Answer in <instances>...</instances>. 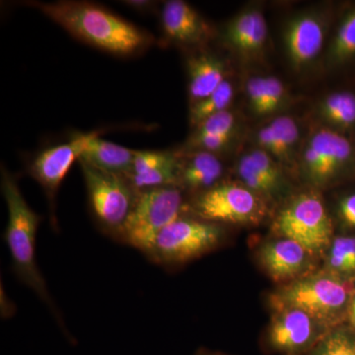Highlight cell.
I'll return each mask as SVG.
<instances>
[{
	"mask_svg": "<svg viewBox=\"0 0 355 355\" xmlns=\"http://www.w3.org/2000/svg\"><path fill=\"white\" fill-rule=\"evenodd\" d=\"M15 313V306L13 305L12 301L6 295V291L1 288V316L4 319L12 317Z\"/></svg>",
	"mask_w": 355,
	"mask_h": 355,
	"instance_id": "836d02e7",
	"label": "cell"
},
{
	"mask_svg": "<svg viewBox=\"0 0 355 355\" xmlns=\"http://www.w3.org/2000/svg\"><path fill=\"white\" fill-rule=\"evenodd\" d=\"M125 6L137 9V10H147L149 7L153 6V1H146V0H132V1H123Z\"/></svg>",
	"mask_w": 355,
	"mask_h": 355,
	"instance_id": "e575fe53",
	"label": "cell"
},
{
	"mask_svg": "<svg viewBox=\"0 0 355 355\" xmlns=\"http://www.w3.org/2000/svg\"><path fill=\"white\" fill-rule=\"evenodd\" d=\"M270 127L279 139L282 162L291 163L299 140V128L291 116H280L270 121Z\"/></svg>",
	"mask_w": 355,
	"mask_h": 355,
	"instance_id": "cb8c5ba5",
	"label": "cell"
},
{
	"mask_svg": "<svg viewBox=\"0 0 355 355\" xmlns=\"http://www.w3.org/2000/svg\"><path fill=\"white\" fill-rule=\"evenodd\" d=\"M246 93L250 107L257 116H265L270 114L265 77H251L246 83Z\"/></svg>",
	"mask_w": 355,
	"mask_h": 355,
	"instance_id": "f1b7e54d",
	"label": "cell"
},
{
	"mask_svg": "<svg viewBox=\"0 0 355 355\" xmlns=\"http://www.w3.org/2000/svg\"><path fill=\"white\" fill-rule=\"evenodd\" d=\"M355 293L354 280L322 270L282 286L272 298L275 308H295L307 313L324 328L342 326L349 318Z\"/></svg>",
	"mask_w": 355,
	"mask_h": 355,
	"instance_id": "3957f363",
	"label": "cell"
},
{
	"mask_svg": "<svg viewBox=\"0 0 355 355\" xmlns=\"http://www.w3.org/2000/svg\"><path fill=\"white\" fill-rule=\"evenodd\" d=\"M91 211L99 227L120 241L139 193L127 177L114 174L79 160Z\"/></svg>",
	"mask_w": 355,
	"mask_h": 355,
	"instance_id": "5b68a950",
	"label": "cell"
},
{
	"mask_svg": "<svg viewBox=\"0 0 355 355\" xmlns=\"http://www.w3.org/2000/svg\"><path fill=\"white\" fill-rule=\"evenodd\" d=\"M336 214L343 227L355 230V191L340 198L336 205Z\"/></svg>",
	"mask_w": 355,
	"mask_h": 355,
	"instance_id": "1f68e13d",
	"label": "cell"
},
{
	"mask_svg": "<svg viewBox=\"0 0 355 355\" xmlns=\"http://www.w3.org/2000/svg\"><path fill=\"white\" fill-rule=\"evenodd\" d=\"M234 135H198L193 133L189 139L188 148L191 151H207L216 154L230 146Z\"/></svg>",
	"mask_w": 355,
	"mask_h": 355,
	"instance_id": "f546056e",
	"label": "cell"
},
{
	"mask_svg": "<svg viewBox=\"0 0 355 355\" xmlns=\"http://www.w3.org/2000/svg\"><path fill=\"white\" fill-rule=\"evenodd\" d=\"M257 140L261 150L266 151L273 158L279 159L282 162V153L280 150L279 139L270 125H265L259 130Z\"/></svg>",
	"mask_w": 355,
	"mask_h": 355,
	"instance_id": "d6a6232c",
	"label": "cell"
},
{
	"mask_svg": "<svg viewBox=\"0 0 355 355\" xmlns=\"http://www.w3.org/2000/svg\"><path fill=\"white\" fill-rule=\"evenodd\" d=\"M224 235L221 224L184 214L159 233L146 256L163 266L184 265L216 250Z\"/></svg>",
	"mask_w": 355,
	"mask_h": 355,
	"instance_id": "277c9868",
	"label": "cell"
},
{
	"mask_svg": "<svg viewBox=\"0 0 355 355\" xmlns=\"http://www.w3.org/2000/svg\"><path fill=\"white\" fill-rule=\"evenodd\" d=\"M195 355H227V354H221V352H212V350L202 349L198 350V352H197V354H196Z\"/></svg>",
	"mask_w": 355,
	"mask_h": 355,
	"instance_id": "d590c367",
	"label": "cell"
},
{
	"mask_svg": "<svg viewBox=\"0 0 355 355\" xmlns=\"http://www.w3.org/2000/svg\"><path fill=\"white\" fill-rule=\"evenodd\" d=\"M193 216L222 224L257 225L266 214L265 198L243 184L222 182L198 193L189 205Z\"/></svg>",
	"mask_w": 355,
	"mask_h": 355,
	"instance_id": "ba28073f",
	"label": "cell"
},
{
	"mask_svg": "<svg viewBox=\"0 0 355 355\" xmlns=\"http://www.w3.org/2000/svg\"><path fill=\"white\" fill-rule=\"evenodd\" d=\"M265 83L270 114H273L282 108L286 103V87L284 83L275 76H266Z\"/></svg>",
	"mask_w": 355,
	"mask_h": 355,
	"instance_id": "4dcf8cb0",
	"label": "cell"
},
{
	"mask_svg": "<svg viewBox=\"0 0 355 355\" xmlns=\"http://www.w3.org/2000/svg\"><path fill=\"white\" fill-rule=\"evenodd\" d=\"M311 183L324 186L355 175V139L320 128L312 133L301 155Z\"/></svg>",
	"mask_w": 355,
	"mask_h": 355,
	"instance_id": "9c48e42d",
	"label": "cell"
},
{
	"mask_svg": "<svg viewBox=\"0 0 355 355\" xmlns=\"http://www.w3.org/2000/svg\"><path fill=\"white\" fill-rule=\"evenodd\" d=\"M234 86L226 79L209 97L191 105V125L198 127L202 121L207 120L209 116L226 111L234 99Z\"/></svg>",
	"mask_w": 355,
	"mask_h": 355,
	"instance_id": "7402d4cb",
	"label": "cell"
},
{
	"mask_svg": "<svg viewBox=\"0 0 355 355\" xmlns=\"http://www.w3.org/2000/svg\"><path fill=\"white\" fill-rule=\"evenodd\" d=\"M268 35V25L261 11L248 8L228 23L224 40L240 58L252 60L263 53Z\"/></svg>",
	"mask_w": 355,
	"mask_h": 355,
	"instance_id": "5bb4252c",
	"label": "cell"
},
{
	"mask_svg": "<svg viewBox=\"0 0 355 355\" xmlns=\"http://www.w3.org/2000/svg\"><path fill=\"white\" fill-rule=\"evenodd\" d=\"M176 153L165 151H135L132 169L127 175L141 174L178 160ZM125 175V176H127Z\"/></svg>",
	"mask_w": 355,
	"mask_h": 355,
	"instance_id": "4316f807",
	"label": "cell"
},
{
	"mask_svg": "<svg viewBox=\"0 0 355 355\" xmlns=\"http://www.w3.org/2000/svg\"><path fill=\"white\" fill-rule=\"evenodd\" d=\"M135 156V150L102 139L98 132H90L79 160L103 171L125 176L132 169Z\"/></svg>",
	"mask_w": 355,
	"mask_h": 355,
	"instance_id": "ac0fdd59",
	"label": "cell"
},
{
	"mask_svg": "<svg viewBox=\"0 0 355 355\" xmlns=\"http://www.w3.org/2000/svg\"><path fill=\"white\" fill-rule=\"evenodd\" d=\"M236 172L244 186L261 197L275 198L279 196L272 184L257 171L247 154L238 161Z\"/></svg>",
	"mask_w": 355,
	"mask_h": 355,
	"instance_id": "484cf974",
	"label": "cell"
},
{
	"mask_svg": "<svg viewBox=\"0 0 355 355\" xmlns=\"http://www.w3.org/2000/svg\"><path fill=\"white\" fill-rule=\"evenodd\" d=\"M308 355H355V331L343 324L331 329Z\"/></svg>",
	"mask_w": 355,
	"mask_h": 355,
	"instance_id": "603a6c76",
	"label": "cell"
},
{
	"mask_svg": "<svg viewBox=\"0 0 355 355\" xmlns=\"http://www.w3.org/2000/svg\"><path fill=\"white\" fill-rule=\"evenodd\" d=\"M328 69L347 67L355 60V3L343 10L326 53Z\"/></svg>",
	"mask_w": 355,
	"mask_h": 355,
	"instance_id": "ffe728a7",
	"label": "cell"
},
{
	"mask_svg": "<svg viewBox=\"0 0 355 355\" xmlns=\"http://www.w3.org/2000/svg\"><path fill=\"white\" fill-rule=\"evenodd\" d=\"M189 98L191 105L211 95L226 80V65L220 58L202 53L189 58Z\"/></svg>",
	"mask_w": 355,
	"mask_h": 355,
	"instance_id": "e0dca14e",
	"label": "cell"
},
{
	"mask_svg": "<svg viewBox=\"0 0 355 355\" xmlns=\"http://www.w3.org/2000/svg\"><path fill=\"white\" fill-rule=\"evenodd\" d=\"M90 133H79L69 142L50 147L39 153L29 166L30 175L44 189L51 205L58 189L76 161L80 159Z\"/></svg>",
	"mask_w": 355,
	"mask_h": 355,
	"instance_id": "8fae6325",
	"label": "cell"
},
{
	"mask_svg": "<svg viewBox=\"0 0 355 355\" xmlns=\"http://www.w3.org/2000/svg\"><path fill=\"white\" fill-rule=\"evenodd\" d=\"M189 209L179 187H164L139 193L120 241L148 253L159 233Z\"/></svg>",
	"mask_w": 355,
	"mask_h": 355,
	"instance_id": "8992f818",
	"label": "cell"
},
{
	"mask_svg": "<svg viewBox=\"0 0 355 355\" xmlns=\"http://www.w3.org/2000/svg\"><path fill=\"white\" fill-rule=\"evenodd\" d=\"M236 119L232 112L226 110L209 116L198 125V135H234Z\"/></svg>",
	"mask_w": 355,
	"mask_h": 355,
	"instance_id": "83f0119b",
	"label": "cell"
},
{
	"mask_svg": "<svg viewBox=\"0 0 355 355\" xmlns=\"http://www.w3.org/2000/svg\"><path fill=\"white\" fill-rule=\"evenodd\" d=\"M1 191L8 211L4 240L10 253L14 272L20 282L46 303L62 331L69 336L62 314L53 302L37 263V233L42 217L30 207L21 193L17 180L3 167L1 169Z\"/></svg>",
	"mask_w": 355,
	"mask_h": 355,
	"instance_id": "7a4b0ae2",
	"label": "cell"
},
{
	"mask_svg": "<svg viewBox=\"0 0 355 355\" xmlns=\"http://www.w3.org/2000/svg\"><path fill=\"white\" fill-rule=\"evenodd\" d=\"M273 230L305 248L313 257L326 254L334 240L333 221L323 200L313 191L292 198L273 222Z\"/></svg>",
	"mask_w": 355,
	"mask_h": 355,
	"instance_id": "52a82bcc",
	"label": "cell"
},
{
	"mask_svg": "<svg viewBox=\"0 0 355 355\" xmlns=\"http://www.w3.org/2000/svg\"><path fill=\"white\" fill-rule=\"evenodd\" d=\"M326 35V19L316 13H301L291 18L284 30V43L292 67L301 70L312 64L323 49Z\"/></svg>",
	"mask_w": 355,
	"mask_h": 355,
	"instance_id": "7c38bea8",
	"label": "cell"
},
{
	"mask_svg": "<svg viewBox=\"0 0 355 355\" xmlns=\"http://www.w3.org/2000/svg\"><path fill=\"white\" fill-rule=\"evenodd\" d=\"M313 258L298 243L282 237L265 243L259 251V261L268 277L286 284L309 275Z\"/></svg>",
	"mask_w": 355,
	"mask_h": 355,
	"instance_id": "4fadbf2b",
	"label": "cell"
},
{
	"mask_svg": "<svg viewBox=\"0 0 355 355\" xmlns=\"http://www.w3.org/2000/svg\"><path fill=\"white\" fill-rule=\"evenodd\" d=\"M324 270L343 277L355 279V237L340 236L334 238L326 253Z\"/></svg>",
	"mask_w": 355,
	"mask_h": 355,
	"instance_id": "44dd1931",
	"label": "cell"
},
{
	"mask_svg": "<svg viewBox=\"0 0 355 355\" xmlns=\"http://www.w3.org/2000/svg\"><path fill=\"white\" fill-rule=\"evenodd\" d=\"M266 335V345L284 355L309 354L327 331L314 318L295 308H275Z\"/></svg>",
	"mask_w": 355,
	"mask_h": 355,
	"instance_id": "30bf717a",
	"label": "cell"
},
{
	"mask_svg": "<svg viewBox=\"0 0 355 355\" xmlns=\"http://www.w3.org/2000/svg\"><path fill=\"white\" fill-rule=\"evenodd\" d=\"M223 165L216 154L207 151H190L179 155V188L200 193L220 184Z\"/></svg>",
	"mask_w": 355,
	"mask_h": 355,
	"instance_id": "2e32d148",
	"label": "cell"
},
{
	"mask_svg": "<svg viewBox=\"0 0 355 355\" xmlns=\"http://www.w3.org/2000/svg\"><path fill=\"white\" fill-rule=\"evenodd\" d=\"M161 23L166 37L178 44H198L210 36V27L190 4L182 0L165 2Z\"/></svg>",
	"mask_w": 355,
	"mask_h": 355,
	"instance_id": "9a60e30c",
	"label": "cell"
},
{
	"mask_svg": "<svg viewBox=\"0 0 355 355\" xmlns=\"http://www.w3.org/2000/svg\"><path fill=\"white\" fill-rule=\"evenodd\" d=\"M247 155L249 156L257 171L272 184L277 195L284 193L286 189V179L282 175L279 163L275 162L272 156L260 148L250 151Z\"/></svg>",
	"mask_w": 355,
	"mask_h": 355,
	"instance_id": "d4e9b609",
	"label": "cell"
},
{
	"mask_svg": "<svg viewBox=\"0 0 355 355\" xmlns=\"http://www.w3.org/2000/svg\"><path fill=\"white\" fill-rule=\"evenodd\" d=\"M28 4L38 9L77 39L113 55H132L146 50L153 43V37L144 30L90 2Z\"/></svg>",
	"mask_w": 355,
	"mask_h": 355,
	"instance_id": "6da1fadb",
	"label": "cell"
},
{
	"mask_svg": "<svg viewBox=\"0 0 355 355\" xmlns=\"http://www.w3.org/2000/svg\"><path fill=\"white\" fill-rule=\"evenodd\" d=\"M318 114L327 127L352 139L355 135V92L349 89L324 96Z\"/></svg>",
	"mask_w": 355,
	"mask_h": 355,
	"instance_id": "d6986e66",
	"label": "cell"
}]
</instances>
